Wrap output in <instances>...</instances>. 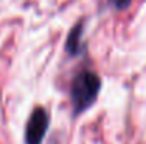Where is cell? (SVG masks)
I'll return each instance as SVG.
<instances>
[{"mask_svg": "<svg viewBox=\"0 0 146 144\" xmlns=\"http://www.w3.org/2000/svg\"><path fill=\"white\" fill-rule=\"evenodd\" d=\"M48 113L44 107H36L31 113L25 130V144H40L48 129Z\"/></svg>", "mask_w": 146, "mask_h": 144, "instance_id": "2", "label": "cell"}, {"mask_svg": "<svg viewBox=\"0 0 146 144\" xmlns=\"http://www.w3.org/2000/svg\"><path fill=\"white\" fill-rule=\"evenodd\" d=\"M100 87H101V81H100L98 74H95L93 71L82 70L81 73L76 74L70 88L75 113L84 112L86 108H89L95 102Z\"/></svg>", "mask_w": 146, "mask_h": 144, "instance_id": "1", "label": "cell"}, {"mask_svg": "<svg viewBox=\"0 0 146 144\" xmlns=\"http://www.w3.org/2000/svg\"><path fill=\"white\" fill-rule=\"evenodd\" d=\"M110 2H112V5L115 6V8L121 9V8H126L131 3V0H110Z\"/></svg>", "mask_w": 146, "mask_h": 144, "instance_id": "4", "label": "cell"}, {"mask_svg": "<svg viewBox=\"0 0 146 144\" xmlns=\"http://www.w3.org/2000/svg\"><path fill=\"white\" fill-rule=\"evenodd\" d=\"M79 36H81V23H78L72 30L70 36H68V40H67V50L72 54H76L79 50Z\"/></svg>", "mask_w": 146, "mask_h": 144, "instance_id": "3", "label": "cell"}]
</instances>
